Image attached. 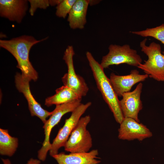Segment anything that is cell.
Masks as SVG:
<instances>
[{
  "mask_svg": "<svg viewBox=\"0 0 164 164\" xmlns=\"http://www.w3.org/2000/svg\"><path fill=\"white\" fill-rule=\"evenodd\" d=\"M47 38L37 40L32 36L24 35L9 40L0 39V46L15 57L17 62V67L24 78L29 81H35L38 79V73L29 60V52L34 45Z\"/></svg>",
  "mask_w": 164,
  "mask_h": 164,
  "instance_id": "cell-1",
  "label": "cell"
},
{
  "mask_svg": "<svg viewBox=\"0 0 164 164\" xmlns=\"http://www.w3.org/2000/svg\"><path fill=\"white\" fill-rule=\"evenodd\" d=\"M86 56L97 87L112 113L116 121L120 124L124 118L121 108L120 100L110 79L105 73L104 68L90 52H86Z\"/></svg>",
  "mask_w": 164,
  "mask_h": 164,
  "instance_id": "cell-2",
  "label": "cell"
},
{
  "mask_svg": "<svg viewBox=\"0 0 164 164\" xmlns=\"http://www.w3.org/2000/svg\"><path fill=\"white\" fill-rule=\"evenodd\" d=\"M147 39L140 43L141 51L147 56L148 59L137 67L145 74L159 81L164 82V55L162 53L160 45L152 42L147 46Z\"/></svg>",
  "mask_w": 164,
  "mask_h": 164,
  "instance_id": "cell-3",
  "label": "cell"
},
{
  "mask_svg": "<svg viewBox=\"0 0 164 164\" xmlns=\"http://www.w3.org/2000/svg\"><path fill=\"white\" fill-rule=\"evenodd\" d=\"M91 119L90 115L81 117L64 147L70 153L87 152L93 145L92 139L87 127Z\"/></svg>",
  "mask_w": 164,
  "mask_h": 164,
  "instance_id": "cell-4",
  "label": "cell"
},
{
  "mask_svg": "<svg viewBox=\"0 0 164 164\" xmlns=\"http://www.w3.org/2000/svg\"><path fill=\"white\" fill-rule=\"evenodd\" d=\"M108 50V53L102 57L100 63L104 69L123 63L137 67L142 63V59L137 51L131 48L128 44L121 46L111 44Z\"/></svg>",
  "mask_w": 164,
  "mask_h": 164,
  "instance_id": "cell-5",
  "label": "cell"
},
{
  "mask_svg": "<svg viewBox=\"0 0 164 164\" xmlns=\"http://www.w3.org/2000/svg\"><path fill=\"white\" fill-rule=\"evenodd\" d=\"M81 99H80L56 105L49 118L44 124L43 126L45 137L42 147L38 152L39 159L44 161L47 152L51 149V144L50 142V138L52 128L58 124L64 114L69 112H72L81 103Z\"/></svg>",
  "mask_w": 164,
  "mask_h": 164,
  "instance_id": "cell-6",
  "label": "cell"
},
{
  "mask_svg": "<svg viewBox=\"0 0 164 164\" xmlns=\"http://www.w3.org/2000/svg\"><path fill=\"white\" fill-rule=\"evenodd\" d=\"M91 104V102L85 104L81 103L72 112L70 117L65 120L63 126L59 129L51 143V147L49 151L51 156L58 153L59 149L64 146L81 116Z\"/></svg>",
  "mask_w": 164,
  "mask_h": 164,
  "instance_id": "cell-7",
  "label": "cell"
},
{
  "mask_svg": "<svg viewBox=\"0 0 164 164\" xmlns=\"http://www.w3.org/2000/svg\"><path fill=\"white\" fill-rule=\"evenodd\" d=\"M75 54L73 47L68 46L64 52L63 59L67 67V72L62 78L64 85L72 89L82 97L87 94L89 88L84 79L76 74L73 63V58Z\"/></svg>",
  "mask_w": 164,
  "mask_h": 164,
  "instance_id": "cell-8",
  "label": "cell"
},
{
  "mask_svg": "<svg viewBox=\"0 0 164 164\" xmlns=\"http://www.w3.org/2000/svg\"><path fill=\"white\" fill-rule=\"evenodd\" d=\"M29 81L25 79L21 74L16 73L15 76L16 87L19 92L22 93L26 99L31 116L38 117L44 124L46 118L52 114L50 112L43 108L36 100L30 89Z\"/></svg>",
  "mask_w": 164,
  "mask_h": 164,
  "instance_id": "cell-9",
  "label": "cell"
},
{
  "mask_svg": "<svg viewBox=\"0 0 164 164\" xmlns=\"http://www.w3.org/2000/svg\"><path fill=\"white\" fill-rule=\"evenodd\" d=\"M142 86L140 82L133 91L124 93L122 95L120 103L124 118H132L140 122L138 114L143 107L141 100Z\"/></svg>",
  "mask_w": 164,
  "mask_h": 164,
  "instance_id": "cell-10",
  "label": "cell"
},
{
  "mask_svg": "<svg viewBox=\"0 0 164 164\" xmlns=\"http://www.w3.org/2000/svg\"><path fill=\"white\" fill-rule=\"evenodd\" d=\"M118 138L123 140L142 141L152 136L150 130L142 123L131 118H124L118 129Z\"/></svg>",
  "mask_w": 164,
  "mask_h": 164,
  "instance_id": "cell-11",
  "label": "cell"
},
{
  "mask_svg": "<svg viewBox=\"0 0 164 164\" xmlns=\"http://www.w3.org/2000/svg\"><path fill=\"white\" fill-rule=\"evenodd\" d=\"M149 77L145 74H140L138 70L135 69L131 70L129 74L125 75H118L112 73L109 79L117 95L120 97L124 93L130 91L134 85L144 81Z\"/></svg>",
  "mask_w": 164,
  "mask_h": 164,
  "instance_id": "cell-12",
  "label": "cell"
},
{
  "mask_svg": "<svg viewBox=\"0 0 164 164\" xmlns=\"http://www.w3.org/2000/svg\"><path fill=\"white\" fill-rule=\"evenodd\" d=\"M28 2L27 0H0V16L21 23L28 9Z\"/></svg>",
  "mask_w": 164,
  "mask_h": 164,
  "instance_id": "cell-13",
  "label": "cell"
},
{
  "mask_svg": "<svg viewBox=\"0 0 164 164\" xmlns=\"http://www.w3.org/2000/svg\"><path fill=\"white\" fill-rule=\"evenodd\" d=\"M98 150H92L87 152L70 153L63 152L54 155L52 157L58 164H99L101 161L98 156Z\"/></svg>",
  "mask_w": 164,
  "mask_h": 164,
  "instance_id": "cell-14",
  "label": "cell"
},
{
  "mask_svg": "<svg viewBox=\"0 0 164 164\" xmlns=\"http://www.w3.org/2000/svg\"><path fill=\"white\" fill-rule=\"evenodd\" d=\"M89 0H76L68 14L67 21L71 29H82L86 23Z\"/></svg>",
  "mask_w": 164,
  "mask_h": 164,
  "instance_id": "cell-15",
  "label": "cell"
},
{
  "mask_svg": "<svg viewBox=\"0 0 164 164\" xmlns=\"http://www.w3.org/2000/svg\"><path fill=\"white\" fill-rule=\"evenodd\" d=\"M82 98L70 88L63 85L56 90L55 94L45 99V105L49 107L82 99Z\"/></svg>",
  "mask_w": 164,
  "mask_h": 164,
  "instance_id": "cell-16",
  "label": "cell"
},
{
  "mask_svg": "<svg viewBox=\"0 0 164 164\" xmlns=\"http://www.w3.org/2000/svg\"><path fill=\"white\" fill-rule=\"evenodd\" d=\"M18 146L17 138L11 136L7 129L0 128V154L2 155L12 156Z\"/></svg>",
  "mask_w": 164,
  "mask_h": 164,
  "instance_id": "cell-17",
  "label": "cell"
},
{
  "mask_svg": "<svg viewBox=\"0 0 164 164\" xmlns=\"http://www.w3.org/2000/svg\"><path fill=\"white\" fill-rule=\"evenodd\" d=\"M133 34L143 37H151L160 41L164 45V24L154 28H147L145 30L132 31ZM164 55V52L163 54Z\"/></svg>",
  "mask_w": 164,
  "mask_h": 164,
  "instance_id": "cell-18",
  "label": "cell"
},
{
  "mask_svg": "<svg viewBox=\"0 0 164 164\" xmlns=\"http://www.w3.org/2000/svg\"><path fill=\"white\" fill-rule=\"evenodd\" d=\"M76 0H62L56 7L57 16L65 18L69 13Z\"/></svg>",
  "mask_w": 164,
  "mask_h": 164,
  "instance_id": "cell-19",
  "label": "cell"
},
{
  "mask_svg": "<svg viewBox=\"0 0 164 164\" xmlns=\"http://www.w3.org/2000/svg\"><path fill=\"white\" fill-rule=\"evenodd\" d=\"M28 1L30 4L29 12L32 16L37 9H45L50 6L48 0H28Z\"/></svg>",
  "mask_w": 164,
  "mask_h": 164,
  "instance_id": "cell-20",
  "label": "cell"
},
{
  "mask_svg": "<svg viewBox=\"0 0 164 164\" xmlns=\"http://www.w3.org/2000/svg\"><path fill=\"white\" fill-rule=\"evenodd\" d=\"M40 160L31 158L28 161L27 164H40Z\"/></svg>",
  "mask_w": 164,
  "mask_h": 164,
  "instance_id": "cell-21",
  "label": "cell"
},
{
  "mask_svg": "<svg viewBox=\"0 0 164 164\" xmlns=\"http://www.w3.org/2000/svg\"><path fill=\"white\" fill-rule=\"evenodd\" d=\"M62 1V0H49L50 5L54 6L56 5L57 6Z\"/></svg>",
  "mask_w": 164,
  "mask_h": 164,
  "instance_id": "cell-22",
  "label": "cell"
},
{
  "mask_svg": "<svg viewBox=\"0 0 164 164\" xmlns=\"http://www.w3.org/2000/svg\"><path fill=\"white\" fill-rule=\"evenodd\" d=\"M1 159L3 164H11L10 160L9 159Z\"/></svg>",
  "mask_w": 164,
  "mask_h": 164,
  "instance_id": "cell-23",
  "label": "cell"
}]
</instances>
